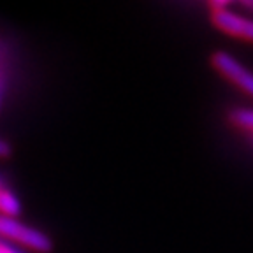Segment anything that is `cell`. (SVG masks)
I'll use <instances>...</instances> for the list:
<instances>
[{
  "mask_svg": "<svg viewBox=\"0 0 253 253\" xmlns=\"http://www.w3.org/2000/svg\"><path fill=\"white\" fill-rule=\"evenodd\" d=\"M0 236L16 239V241L30 246L32 250H36L39 253H49L53 248L51 239L46 234L39 232L36 229H30V227H25L23 223H18L12 218L0 216Z\"/></svg>",
  "mask_w": 253,
  "mask_h": 253,
  "instance_id": "6da1fadb",
  "label": "cell"
},
{
  "mask_svg": "<svg viewBox=\"0 0 253 253\" xmlns=\"http://www.w3.org/2000/svg\"><path fill=\"white\" fill-rule=\"evenodd\" d=\"M211 63L223 78L232 81L236 86H239L243 91L253 97V74L246 71L241 63H237L229 53L216 51L211 56Z\"/></svg>",
  "mask_w": 253,
  "mask_h": 253,
  "instance_id": "7a4b0ae2",
  "label": "cell"
},
{
  "mask_svg": "<svg viewBox=\"0 0 253 253\" xmlns=\"http://www.w3.org/2000/svg\"><path fill=\"white\" fill-rule=\"evenodd\" d=\"M211 21H213L214 27L220 28L221 32L253 42V21L252 20H246V18H241V16H237L229 11H218L211 14Z\"/></svg>",
  "mask_w": 253,
  "mask_h": 253,
  "instance_id": "3957f363",
  "label": "cell"
},
{
  "mask_svg": "<svg viewBox=\"0 0 253 253\" xmlns=\"http://www.w3.org/2000/svg\"><path fill=\"white\" fill-rule=\"evenodd\" d=\"M20 211L21 208L18 199L11 192H7V190H0V213H4L5 218H9L20 214Z\"/></svg>",
  "mask_w": 253,
  "mask_h": 253,
  "instance_id": "277c9868",
  "label": "cell"
},
{
  "mask_svg": "<svg viewBox=\"0 0 253 253\" xmlns=\"http://www.w3.org/2000/svg\"><path fill=\"white\" fill-rule=\"evenodd\" d=\"M230 122L236 126H241V128H248V130H253V111H234L230 115Z\"/></svg>",
  "mask_w": 253,
  "mask_h": 253,
  "instance_id": "5b68a950",
  "label": "cell"
},
{
  "mask_svg": "<svg viewBox=\"0 0 253 253\" xmlns=\"http://www.w3.org/2000/svg\"><path fill=\"white\" fill-rule=\"evenodd\" d=\"M9 155H11V146H9L5 141L0 139V158H5V157H9Z\"/></svg>",
  "mask_w": 253,
  "mask_h": 253,
  "instance_id": "8992f818",
  "label": "cell"
},
{
  "mask_svg": "<svg viewBox=\"0 0 253 253\" xmlns=\"http://www.w3.org/2000/svg\"><path fill=\"white\" fill-rule=\"evenodd\" d=\"M0 253H14V252H12L11 248H7L5 245H2V243H0Z\"/></svg>",
  "mask_w": 253,
  "mask_h": 253,
  "instance_id": "52a82bcc",
  "label": "cell"
},
{
  "mask_svg": "<svg viewBox=\"0 0 253 253\" xmlns=\"http://www.w3.org/2000/svg\"><path fill=\"white\" fill-rule=\"evenodd\" d=\"M243 5L248 7V9H253V2H243Z\"/></svg>",
  "mask_w": 253,
  "mask_h": 253,
  "instance_id": "ba28073f",
  "label": "cell"
}]
</instances>
